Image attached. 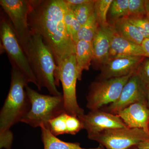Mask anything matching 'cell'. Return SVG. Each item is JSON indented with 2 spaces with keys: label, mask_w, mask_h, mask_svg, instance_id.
Wrapping results in <instances>:
<instances>
[{
  "label": "cell",
  "mask_w": 149,
  "mask_h": 149,
  "mask_svg": "<svg viewBox=\"0 0 149 149\" xmlns=\"http://www.w3.org/2000/svg\"><path fill=\"white\" fill-rule=\"evenodd\" d=\"M28 24L49 49L58 67L62 62L75 54L76 44L65 27L64 0H30Z\"/></svg>",
  "instance_id": "6da1fadb"
},
{
  "label": "cell",
  "mask_w": 149,
  "mask_h": 149,
  "mask_svg": "<svg viewBox=\"0 0 149 149\" xmlns=\"http://www.w3.org/2000/svg\"><path fill=\"white\" fill-rule=\"evenodd\" d=\"M29 83L27 78L19 70L12 68L10 88L0 112V147L11 149L13 136L12 126L21 122L31 107L25 87Z\"/></svg>",
  "instance_id": "7a4b0ae2"
},
{
  "label": "cell",
  "mask_w": 149,
  "mask_h": 149,
  "mask_svg": "<svg viewBox=\"0 0 149 149\" xmlns=\"http://www.w3.org/2000/svg\"><path fill=\"white\" fill-rule=\"evenodd\" d=\"M32 32V37L25 54L29 60L40 91L46 88L51 95H62L56 85L55 78L58 71L54 58L52 52L43 42L38 33Z\"/></svg>",
  "instance_id": "3957f363"
},
{
  "label": "cell",
  "mask_w": 149,
  "mask_h": 149,
  "mask_svg": "<svg viewBox=\"0 0 149 149\" xmlns=\"http://www.w3.org/2000/svg\"><path fill=\"white\" fill-rule=\"evenodd\" d=\"M25 91L31 102V107L21 122L35 128L42 125L47 126L49 120L66 112L63 94L59 96L43 95L28 85Z\"/></svg>",
  "instance_id": "277c9868"
},
{
  "label": "cell",
  "mask_w": 149,
  "mask_h": 149,
  "mask_svg": "<svg viewBox=\"0 0 149 149\" xmlns=\"http://www.w3.org/2000/svg\"><path fill=\"white\" fill-rule=\"evenodd\" d=\"M0 22L1 49L7 54L12 68L21 71L29 83H33L38 88L29 60L19 44L10 20L2 14Z\"/></svg>",
  "instance_id": "5b68a950"
},
{
  "label": "cell",
  "mask_w": 149,
  "mask_h": 149,
  "mask_svg": "<svg viewBox=\"0 0 149 149\" xmlns=\"http://www.w3.org/2000/svg\"><path fill=\"white\" fill-rule=\"evenodd\" d=\"M55 80L56 86L62 85L65 107L66 113L78 117L84 114V111L77 103L76 83L78 80L75 54L72 55L62 62L58 67Z\"/></svg>",
  "instance_id": "8992f818"
},
{
  "label": "cell",
  "mask_w": 149,
  "mask_h": 149,
  "mask_svg": "<svg viewBox=\"0 0 149 149\" xmlns=\"http://www.w3.org/2000/svg\"><path fill=\"white\" fill-rule=\"evenodd\" d=\"M134 73L106 80L96 79L92 82L87 95V108L91 111L100 109L116 101L124 85Z\"/></svg>",
  "instance_id": "52a82bcc"
},
{
  "label": "cell",
  "mask_w": 149,
  "mask_h": 149,
  "mask_svg": "<svg viewBox=\"0 0 149 149\" xmlns=\"http://www.w3.org/2000/svg\"><path fill=\"white\" fill-rule=\"evenodd\" d=\"M88 139L107 149H128L149 139V132L142 128H126L104 130Z\"/></svg>",
  "instance_id": "ba28073f"
},
{
  "label": "cell",
  "mask_w": 149,
  "mask_h": 149,
  "mask_svg": "<svg viewBox=\"0 0 149 149\" xmlns=\"http://www.w3.org/2000/svg\"><path fill=\"white\" fill-rule=\"evenodd\" d=\"M0 5L8 16L22 47L26 53L32 32L28 24L30 1L1 0Z\"/></svg>",
  "instance_id": "9c48e42d"
},
{
  "label": "cell",
  "mask_w": 149,
  "mask_h": 149,
  "mask_svg": "<svg viewBox=\"0 0 149 149\" xmlns=\"http://www.w3.org/2000/svg\"><path fill=\"white\" fill-rule=\"evenodd\" d=\"M148 91V89L135 73L124 85L117 100L101 109L112 114H117L133 104L140 102L147 104Z\"/></svg>",
  "instance_id": "30bf717a"
},
{
  "label": "cell",
  "mask_w": 149,
  "mask_h": 149,
  "mask_svg": "<svg viewBox=\"0 0 149 149\" xmlns=\"http://www.w3.org/2000/svg\"><path fill=\"white\" fill-rule=\"evenodd\" d=\"M82 122L83 129L88 136L104 130L128 127L118 114H113L101 109L91 111L87 114L78 116Z\"/></svg>",
  "instance_id": "8fae6325"
},
{
  "label": "cell",
  "mask_w": 149,
  "mask_h": 149,
  "mask_svg": "<svg viewBox=\"0 0 149 149\" xmlns=\"http://www.w3.org/2000/svg\"><path fill=\"white\" fill-rule=\"evenodd\" d=\"M145 57L129 56L110 59L101 67L97 79L106 80L135 73Z\"/></svg>",
  "instance_id": "7c38bea8"
},
{
  "label": "cell",
  "mask_w": 149,
  "mask_h": 149,
  "mask_svg": "<svg viewBox=\"0 0 149 149\" xmlns=\"http://www.w3.org/2000/svg\"><path fill=\"white\" fill-rule=\"evenodd\" d=\"M113 32L111 25L99 26L93 42V59L92 65L95 69H100L109 58L110 42Z\"/></svg>",
  "instance_id": "4fadbf2b"
},
{
  "label": "cell",
  "mask_w": 149,
  "mask_h": 149,
  "mask_svg": "<svg viewBox=\"0 0 149 149\" xmlns=\"http://www.w3.org/2000/svg\"><path fill=\"white\" fill-rule=\"evenodd\" d=\"M117 114L129 128H142L149 132V108L147 104H133Z\"/></svg>",
  "instance_id": "5bb4252c"
},
{
  "label": "cell",
  "mask_w": 149,
  "mask_h": 149,
  "mask_svg": "<svg viewBox=\"0 0 149 149\" xmlns=\"http://www.w3.org/2000/svg\"><path fill=\"white\" fill-rule=\"evenodd\" d=\"M129 56L145 57L142 46L121 37L113 29L111 39L109 60Z\"/></svg>",
  "instance_id": "9a60e30c"
},
{
  "label": "cell",
  "mask_w": 149,
  "mask_h": 149,
  "mask_svg": "<svg viewBox=\"0 0 149 149\" xmlns=\"http://www.w3.org/2000/svg\"><path fill=\"white\" fill-rule=\"evenodd\" d=\"M76 70L78 80H82L84 70H88L92 65L93 51L92 43L85 40L77 41L76 44Z\"/></svg>",
  "instance_id": "2e32d148"
},
{
  "label": "cell",
  "mask_w": 149,
  "mask_h": 149,
  "mask_svg": "<svg viewBox=\"0 0 149 149\" xmlns=\"http://www.w3.org/2000/svg\"><path fill=\"white\" fill-rule=\"evenodd\" d=\"M111 25L118 35L138 45H141L145 39L136 25L127 17L119 19Z\"/></svg>",
  "instance_id": "e0dca14e"
},
{
  "label": "cell",
  "mask_w": 149,
  "mask_h": 149,
  "mask_svg": "<svg viewBox=\"0 0 149 149\" xmlns=\"http://www.w3.org/2000/svg\"><path fill=\"white\" fill-rule=\"evenodd\" d=\"M40 128L44 149H89L82 148L78 143L66 142L60 140L44 125H41Z\"/></svg>",
  "instance_id": "ac0fdd59"
},
{
  "label": "cell",
  "mask_w": 149,
  "mask_h": 149,
  "mask_svg": "<svg viewBox=\"0 0 149 149\" xmlns=\"http://www.w3.org/2000/svg\"><path fill=\"white\" fill-rule=\"evenodd\" d=\"M99 26L100 24L94 12L87 22L80 27L77 34V41L85 40L92 44Z\"/></svg>",
  "instance_id": "d6986e66"
},
{
  "label": "cell",
  "mask_w": 149,
  "mask_h": 149,
  "mask_svg": "<svg viewBox=\"0 0 149 149\" xmlns=\"http://www.w3.org/2000/svg\"><path fill=\"white\" fill-rule=\"evenodd\" d=\"M129 0H113L110 8L109 24H112L114 22L128 15Z\"/></svg>",
  "instance_id": "ffe728a7"
},
{
  "label": "cell",
  "mask_w": 149,
  "mask_h": 149,
  "mask_svg": "<svg viewBox=\"0 0 149 149\" xmlns=\"http://www.w3.org/2000/svg\"><path fill=\"white\" fill-rule=\"evenodd\" d=\"M96 0H91L87 3L70 8L81 26L85 24L94 13Z\"/></svg>",
  "instance_id": "44dd1931"
},
{
  "label": "cell",
  "mask_w": 149,
  "mask_h": 149,
  "mask_svg": "<svg viewBox=\"0 0 149 149\" xmlns=\"http://www.w3.org/2000/svg\"><path fill=\"white\" fill-rule=\"evenodd\" d=\"M64 22L68 34L73 42L76 44L77 42V34L81 26L74 16L72 10L67 5L64 15Z\"/></svg>",
  "instance_id": "7402d4cb"
},
{
  "label": "cell",
  "mask_w": 149,
  "mask_h": 149,
  "mask_svg": "<svg viewBox=\"0 0 149 149\" xmlns=\"http://www.w3.org/2000/svg\"><path fill=\"white\" fill-rule=\"evenodd\" d=\"M113 1V0H96L95 13L100 26L104 27L110 25L107 16Z\"/></svg>",
  "instance_id": "603a6c76"
},
{
  "label": "cell",
  "mask_w": 149,
  "mask_h": 149,
  "mask_svg": "<svg viewBox=\"0 0 149 149\" xmlns=\"http://www.w3.org/2000/svg\"><path fill=\"white\" fill-rule=\"evenodd\" d=\"M68 113H62L48 122L46 127L49 129L51 133L56 136L67 134L66 118Z\"/></svg>",
  "instance_id": "cb8c5ba5"
},
{
  "label": "cell",
  "mask_w": 149,
  "mask_h": 149,
  "mask_svg": "<svg viewBox=\"0 0 149 149\" xmlns=\"http://www.w3.org/2000/svg\"><path fill=\"white\" fill-rule=\"evenodd\" d=\"M146 0H129L128 17L146 16Z\"/></svg>",
  "instance_id": "d4e9b609"
},
{
  "label": "cell",
  "mask_w": 149,
  "mask_h": 149,
  "mask_svg": "<svg viewBox=\"0 0 149 149\" xmlns=\"http://www.w3.org/2000/svg\"><path fill=\"white\" fill-rule=\"evenodd\" d=\"M135 73L149 90V58L145 57Z\"/></svg>",
  "instance_id": "484cf974"
},
{
  "label": "cell",
  "mask_w": 149,
  "mask_h": 149,
  "mask_svg": "<svg viewBox=\"0 0 149 149\" xmlns=\"http://www.w3.org/2000/svg\"><path fill=\"white\" fill-rule=\"evenodd\" d=\"M128 18L136 25L145 39H149V18L147 15L143 17Z\"/></svg>",
  "instance_id": "4316f807"
},
{
  "label": "cell",
  "mask_w": 149,
  "mask_h": 149,
  "mask_svg": "<svg viewBox=\"0 0 149 149\" xmlns=\"http://www.w3.org/2000/svg\"><path fill=\"white\" fill-rule=\"evenodd\" d=\"M67 134L75 135L83 129V124L76 116L68 114L66 118Z\"/></svg>",
  "instance_id": "83f0119b"
},
{
  "label": "cell",
  "mask_w": 149,
  "mask_h": 149,
  "mask_svg": "<svg viewBox=\"0 0 149 149\" xmlns=\"http://www.w3.org/2000/svg\"><path fill=\"white\" fill-rule=\"evenodd\" d=\"M91 1V0H64L66 5L70 8L87 3Z\"/></svg>",
  "instance_id": "f1b7e54d"
},
{
  "label": "cell",
  "mask_w": 149,
  "mask_h": 149,
  "mask_svg": "<svg viewBox=\"0 0 149 149\" xmlns=\"http://www.w3.org/2000/svg\"><path fill=\"white\" fill-rule=\"evenodd\" d=\"M146 57L149 58V39H145L141 44Z\"/></svg>",
  "instance_id": "f546056e"
},
{
  "label": "cell",
  "mask_w": 149,
  "mask_h": 149,
  "mask_svg": "<svg viewBox=\"0 0 149 149\" xmlns=\"http://www.w3.org/2000/svg\"><path fill=\"white\" fill-rule=\"evenodd\" d=\"M139 149H149V139L141 142L136 146Z\"/></svg>",
  "instance_id": "4dcf8cb0"
},
{
  "label": "cell",
  "mask_w": 149,
  "mask_h": 149,
  "mask_svg": "<svg viewBox=\"0 0 149 149\" xmlns=\"http://www.w3.org/2000/svg\"><path fill=\"white\" fill-rule=\"evenodd\" d=\"M146 8L147 16L149 18V0H146Z\"/></svg>",
  "instance_id": "1f68e13d"
},
{
  "label": "cell",
  "mask_w": 149,
  "mask_h": 149,
  "mask_svg": "<svg viewBox=\"0 0 149 149\" xmlns=\"http://www.w3.org/2000/svg\"><path fill=\"white\" fill-rule=\"evenodd\" d=\"M147 105H148V107L149 108V90H148V97H147Z\"/></svg>",
  "instance_id": "d6a6232c"
},
{
  "label": "cell",
  "mask_w": 149,
  "mask_h": 149,
  "mask_svg": "<svg viewBox=\"0 0 149 149\" xmlns=\"http://www.w3.org/2000/svg\"><path fill=\"white\" fill-rule=\"evenodd\" d=\"M89 149H104V148L103 146H101L100 145V146L98 147V148H91Z\"/></svg>",
  "instance_id": "836d02e7"
},
{
  "label": "cell",
  "mask_w": 149,
  "mask_h": 149,
  "mask_svg": "<svg viewBox=\"0 0 149 149\" xmlns=\"http://www.w3.org/2000/svg\"><path fill=\"white\" fill-rule=\"evenodd\" d=\"M139 149L136 147V146H133L131 147V148H129V149Z\"/></svg>",
  "instance_id": "e575fe53"
}]
</instances>
